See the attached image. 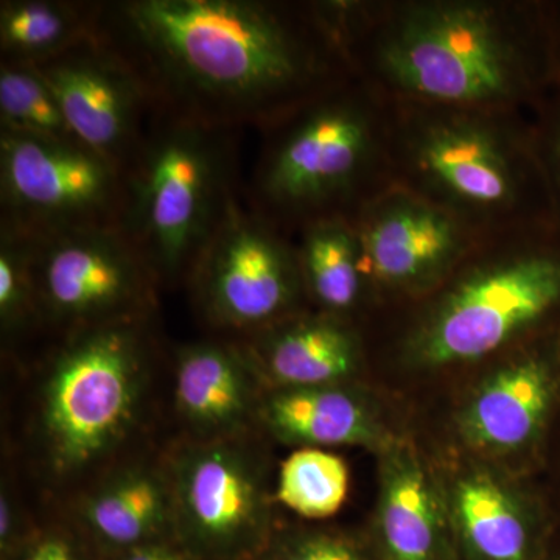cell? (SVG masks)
I'll return each mask as SVG.
<instances>
[{
  "label": "cell",
  "instance_id": "obj_21",
  "mask_svg": "<svg viewBox=\"0 0 560 560\" xmlns=\"http://www.w3.org/2000/svg\"><path fill=\"white\" fill-rule=\"evenodd\" d=\"M305 293L318 312L352 320L371 301L363 253L352 220L335 217L293 235Z\"/></svg>",
  "mask_w": 560,
  "mask_h": 560
},
{
  "label": "cell",
  "instance_id": "obj_24",
  "mask_svg": "<svg viewBox=\"0 0 560 560\" xmlns=\"http://www.w3.org/2000/svg\"><path fill=\"white\" fill-rule=\"evenodd\" d=\"M0 130L79 143L35 66L0 62Z\"/></svg>",
  "mask_w": 560,
  "mask_h": 560
},
{
  "label": "cell",
  "instance_id": "obj_11",
  "mask_svg": "<svg viewBox=\"0 0 560 560\" xmlns=\"http://www.w3.org/2000/svg\"><path fill=\"white\" fill-rule=\"evenodd\" d=\"M167 475L175 539L195 558L257 559L270 545L264 475L238 436L195 441Z\"/></svg>",
  "mask_w": 560,
  "mask_h": 560
},
{
  "label": "cell",
  "instance_id": "obj_29",
  "mask_svg": "<svg viewBox=\"0 0 560 560\" xmlns=\"http://www.w3.org/2000/svg\"><path fill=\"white\" fill-rule=\"evenodd\" d=\"M28 534L31 533L22 529L20 511L10 489L5 488L3 482L2 495H0V558L13 560Z\"/></svg>",
  "mask_w": 560,
  "mask_h": 560
},
{
  "label": "cell",
  "instance_id": "obj_9",
  "mask_svg": "<svg viewBox=\"0 0 560 560\" xmlns=\"http://www.w3.org/2000/svg\"><path fill=\"white\" fill-rule=\"evenodd\" d=\"M124 172L86 147L0 130V231L50 237L116 228Z\"/></svg>",
  "mask_w": 560,
  "mask_h": 560
},
{
  "label": "cell",
  "instance_id": "obj_25",
  "mask_svg": "<svg viewBox=\"0 0 560 560\" xmlns=\"http://www.w3.org/2000/svg\"><path fill=\"white\" fill-rule=\"evenodd\" d=\"M40 323L28 242L0 231V327L14 337Z\"/></svg>",
  "mask_w": 560,
  "mask_h": 560
},
{
  "label": "cell",
  "instance_id": "obj_1",
  "mask_svg": "<svg viewBox=\"0 0 560 560\" xmlns=\"http://www.w3.org/2000/svg\"><path fill=\"white\" fill-rule=\"evenodd\" d=\"M94 35L154 113L259 131L352 79L319 0H103Z\"/></svg>",
  "mask_w": 560,
  "mask_h": 560
},
{
  "label": "cell",
  "instance_id": "obj_20",
  "mask_svg": "<svg viewBox=\"0 0 560 560\" xmlns=\"http://www.w3.org/2000/svg\"><path fill=\"white\" fill-rule=\"evenodd\" d=\"M451 518L470 560H534L536 530L528 510L503 482L466 475L453 486Z\"/></svg>",
  "mask_w": 560,
  "mask_h": 560
},
{
  "label": "cell",
  "instance_id": "obj_6",
  "mask_svg": "<svg viewBox=\"0 0 560 560\" xmlns=\"http://www.w3.org/2000/svg\"><path fill=\"white\" fill-rule=\"evenodd\" d=\"M235 131L154 113L127 167L119 228L156 283L189 279L238 197Z\"/></svg>",
  "mask_w": 560,
  "mask_h": 560
},
{
  "label": "cell",
  "instance_id": "obj_4",
  "mask_svg": "<svg viewBox=\"0 0 560 560\" xmlns=\"http://www.w3.org/2000/svg\"><path fill=\"white\" fill-rule=\"evenodd\" d=\"M261 132L249 206L291 238L315 221L352 219L394 186L385 97L357 77Z\"/></svg>",
  "mask_w": 560,
  "mask_h": 560
},
{
  "label": "cell",
  "instance_id": "obj_3",
  "mask_svg": "<svg viewBox=\"0 0 560 560\" xmlns=\"http://www.w3.org/2000/svg\"><path fill=\"white\" fill-rule=\"evenodd\" d=\"M385 101L394 186L488 234L558 224L529 113Z\"/></svg>",
  "mask_w": 560,
  "mask_h": 560
},
{
  "label": "cell",
  "instance_id": "obj_15",
  "mask_svg": "<svg viewBox=\"0 0 560 560\" xmlns=\"http://www.w3.org/2000/svg\"><path fill=\"white\" fill-rule=\"evenodd\" d=\"M254 370L276 389L338 386L360 370L363 341L353 320L301 312L243 341Z\"/></svg>",
  "mask_w": 560,
  "mask_h": 560
},
{
  "label": "cell",
  "instance_id": "obj_30",
  "mask_svg": "<svg viewBox=\"0 0 560 560\" xmlns=\"http://www.w3.org/2000/svg\"><path fill=\"white\" fill-rule=\"evenodd\" d=\"M117 560H198L178 539L151 541L117 556Z\"/></svg>",
  "mask_w": 560,
  "mask_h": 560
},
{
  "label": "cell",
  "instance_id": "obj_23",
  "mask_svg": "<svg viewBox=\"0 0 560 560\" xmlns=\"http://www.w3.org/2000/svg\"><path fill=\"white\" fill-rule=\"evenodd\" d=\"M348 490L349 470L340 456L302 447L283 460L276 497L301 517L320 521L341 510Z\"/></svg>",
  "mask_w": 560,
  "mask_h": 560
},
{
  "label": "cell",
  "instance_id": "obj_17",
  "mask_svg": "<svg viewBox=\"0 0 560 560\" xmlns=\"http://www.w3.org/2000/svg\"><path fill=\"white\" fill-rule=\"evenodd\" d=\"M377 544L382 560H451L447 514L429 471L410 448L386 451Z\"/></svg>",
  "mask_w": 560,
  "mask_h": 560
},
{
  "label": "cell",
  "instance_id": "obj_31",
  "mask_svg": "<svg viewBox=\"0 0 560 560\" xmlns=\"http://www.w3.org/2000/svg\"><path fill=\"white\" fill-rule=\"evenodd\" d=\"M545 16H547L548 32H550L552 57L556 65V80L560 79V2H544Z\"/></svg>",
  "mask_w": 560,
  "mask_h": 560
},
{
  "label": "cell",
  "instance_id": "obj_22",
  "mask_svg": "<svg viewBox=\"0 0 560 560\" xmlns=\"http://www.w3.org/2000/svg\"><path fill=\"white\" fill-rule=\"evenodd\" d=\"M97 2L2 0L0 62L38 66L94 33Z\"/></svg>",
  "mask_w": 560,
  "mask_h": 560
},
{
  "label": "cell",
  "instance_id": "obj_10",
  "mask_svg": "<svg viewBox=\"0 0 560 560\" xmlns=\"http://www.w3.org/2000/svg\"><path fill=\"white\" fill-rule=\"evenodd\" d=\"M25 241L40 323L70 334L145 319L153 307L156 280L119 226Z\"/></svg>",
  "mask_w": 560,
  "mask_h": 560
},
{
  "label": "cell",
  "instance_id": "obj_27",
  "mask_svg": "<svg viewBox=\"0 0 560 560\" xmlns=\"http://www.w3.org/2000/svg\"><path fill=\"white\" fill-rule=\"evenodd\" d=\"M257 560H371L352 541L323 533H301L271 540Z\"/></svg>",
  "mask_w": 560,
  "mask_h": 560
},
{
  "label": "cell",
  "instance_id": "obj_16",
  "mask_svg": "<svg viewBox=\"0 0 560 560\" xmlns=\"http://www.w3.org/2000/svg\"><path fill=\"white\" fill-rule=\"evenodd\" d=\"M254 370L243 346L194 342L176 352L175 401L198 440L237 438L259 415Z\"/></svg>",
  "mask_w": 560,
  "mask_h": 560
},
{
  "label": "cell",
  "instance_id": "obj_5",
  "mask_svg": "<svg viewBox=\"0 0 560 560\" xmlns=\"http://www.w3.org/2000/svg\"><path fill=\"white\" fill-rule=\"evenodd\" d=\"M401 334L405 363L442 370L510 349L560 308L558 224L493 232L427 296Z\"/></svg>",
  "mask_w": 560,
  "mask_h": 560
},
{
  "label": "cell",
  "instance_id": "obj_26",
  "mask_svg": "<svg viewBox=\"0 0 560 560\" xmlns=\"http://www.w3.org/2000/svg\"><path fill=\"white\" fill-rule=\"evenodd\" d=\"M541 168L550 189L556 223L560 228V79L529 113Z\"/></svg>",
  "mask_w": 560,
  "mask_h": 560
},
{
  "label": "cell",
  "instance_id": "obj_13",
  "mask_svg": "<svg viewBox=\"0 0 560 560\" xmlns=\"http://www.w3.org/2000/svg\"><path fill=\"white\" fill-rule=\"evenodd\" d=\"M35 68L60 102L79 143L124 172L154 114L127 62L92 33Z\"/></svg>",
  "mask_w": 560,
  "mask_h": 560
},
{
  "label": "cell",
  "instance_id": "obj_19",
  "mask_svg": "<svg viewBox=\"0 0 560 560\" xmlns=\"http://www.w3.org/2000/svg\"><path fill=\"white\" fill-rule=\"evenodd\" d=\"M257 416L278 440L290 444L385 445L370 407L340 385L272 390L260 400Z\"/></svg>",
  "mask_w": 560,
  "mask_h": 560
},
{
  "label": "cell",
  "instance_id": "obj_28",
  "mask_svg": "<svg viewBox=\"0 0 560 560\" xmlns=\"http://www.w3.org/2000/svg\"><path fill=\"white\" fill-rule=\"evenodd\" d=\"M13 560H88L79 541L69 530L47 528L32 530Z\"/></svg>",
  "mask_w": 560,
  "mask_h": 560
},
{
  "label": "cell",
  "instance_id": "obj_7",
  "mask_svg": "<svg viewBox=\"0 0 560 560\" xmlns=\"http://www.w3.org/2000/svg\"><path fill=\"white\" fill-rule=\"evenodd\" d=\"M147 359L145 319L66 334L39 394V440L55 475H79L125 441L138 420Z\"/></svg>",
  "mask_w": 560,
  "mask_h": 560
},
{
  "label": "cell",
  "instance_id": "obj_2",
  "mask_svg": "<svg viewBox=\"0 0 560 560\" xmlns=\"http://www.w3.org/2000/svg\"><path fill=\"white\" fill-rule=\"evenodd\" d=\"M320 3L353 75L389 101L530 113L556 81L544 2Z\"/></svg>",
  "mask_w": 560,
  "mask_h": 560
},
{
  "label": "cell",
  "instance_id": "obj_18",
  "mask_svg": "<svg viewBox=\"0 0 560 560\" xmlns=\"http://www.w3.org/2000/svg\"><path fill=\"white\" fill-rule=\"evenodd\" d=\"M80 517L92 540L116 556L175 536L167 470L117 471L86 497Z\"/></svg>",
  "mask_w": 560,
  "mask_h": 560
},
{
  "label": "cell",
  "instance_id": "obj_14",
  "mask_svg": "<svg viewBox=\"0 0 560 560\" xmlns=\"http://www.w3.org/2000/svg\"><path fill=\"white\" fill-rule=\"evenodd\" d=\"M558 383V352L551 346L521 350L475 390L460 412V433L481 451L528 447L550 416Z\"/></svg>",
  "mask_w": 560,
  "mask_h": 560
},
{
  "label": "cell",
  "instance_id": "obj_12",
  "mask_svg": "<svg viewBox=\"0 0 560 560\" xmlns=\"http://www.w3.org/2000/svg\"><path fill=\"white\" fill-rule=\"evenodd\" d=\"M371 301H418L451 278L488 232L390 186L352 217Z\"/></svg>",
  "mask_w": 560,
  "mask_h": 560
},
{
  "label": "cell",
  "instance_id": "obj_8",
  "mask_svg": "<svg viewBox=\"0 0 560 560\" xmlns=\"http://www.w3.org/2000/svg\"><path fill=\"white\" fill-rule=\"evenodd\" d=\"M187 280L210 326L245 337L304 312L308 301L293 238L241 197Z\"/></svg>",
  "mask_w": 560,
  "mask_h": 560
}]
</instances>
